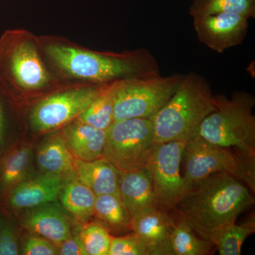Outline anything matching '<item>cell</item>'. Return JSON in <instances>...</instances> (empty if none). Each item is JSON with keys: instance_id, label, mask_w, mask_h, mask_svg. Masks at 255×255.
Listing matches in <instances>:
<instances>
[{"instance_id": "1", "label": "cell", "mask_w": 255, "mask_h": 255, "mask_svg": "<svg viewBox=\"0 0 255 255\" xmlns=\"http://www.w3.org/2000/svg\"><path fill=\"white\" fill-rule=\"evenodd\" d=\"M254 204L253 191L246 183L231 174L219 172L194 184L172 211L198 236L210 241L215 233L236 223Z\"/></svg>"}, {"instance_id": "2", "label": "cell", "mask_w": 255, "mask_h": 255, "mask_svg": "<svg viewBox=\"0 0 255 255\" xmlns=\"http://www.w3.org/2000/svg\"><path fill=\"white\" fill-rule=\"evenodd\" d=\"M46 52L69 75L104 85L160 75L157 58L145 48L113 54L50 45L46 47Z\"/></svg>"}, {"instance_id": "3", "label": "cell", "mask_w": 255, "mask_h": 255, "mask_svg": "<svg viewBox=\"0 0 255 255\" xmlns=\"http://www.w3.org/2000/svg\"><path fill=\"white\" fill-rule=\"evenodd\" d=\"M216 109L209 82L189 72L168 102L150 119L156 142L187 141L196 135L203 121Z\"/></svg>"}, {"instance_id": "4", "label": "cell", "mask_w": 255, "mask_h": 255, "mask_svg": "<svg viewBox=\"0 0 255 255\" xmlns=\"http://www.w3.org/2000/svg\"><path fill=\"white\" fill-rule=\"evenodd\" d=\"M214 97L216 110L203 121L196 135L255 160L254 96L240 91L235 92L231 99Z\"/></svg>"}, {"instance_id": "5", "label": "cell", "mask_w": 255, "mask_h": 255, "mask_svg": "<svg viewBox=\"0 0 255 255\" xmlns=\"http://www.w3.org/2000/svg\"><path fill=\"white\" fill-rule=\"evenodd\" d=\"M182 159L184 161L182 177L187 191L211 174L225 172L241 179L255 193V159L210 143L198 135L185 142Z\"/></svg>"}, {"instance_id": "6", "label": "cell", "mask_w": 255, "mask_h": 255, "mask_svg": "<svg viewBox=\"0 0 255 255\" xmlns=\"http://www.w3.org/2000/svg\"><path fill=\"white\" fill-rule=\"evenodd\" d=\"M184 75H160L114 82V122L152 118L174 95Z\"/></svg>"}, {"instance_id": "7", "label": "cell", "mask_w": 255, "mask_h": 255, "mask_svg": "<svg viewBox=\"0 0 255 255\" xmlns=\"http://www.w3.org/2000/svg\"><path fill=\"white\" fill-rule=\"evenodd\" d=\"M156 143L150 119L117 121L106 130L104 157L121 172L142 168Z\"/></svg>"}, {"instance_id": "8", "label": "cell", "mask_w": 255, "mask_h": 255, "mask_svg": "<svg viewBox=\"0 0 255 255\" xmlns=\"http://www.w3.org/2000/svg\"><path fill=\"white\" fill-rule=\"evenodd\" d=\"M49 76L36 48L13 33L0 40V83L26 90H41Z\"/></svg>"}, {"instance_id": "9", "label": "cell", "mask_w": 255, "mask_h": 255, "mask_svg": "<svg viewBox=\"0 0 255 255\" xmlns=\"http://www.w3.org/2000/svg\"><path fill=\"white\" fill-rule=\"evenodd\" d=\"M184 145V141L156 143L146 164L156 204L167 213L172 211L187 191L180 172Z\"/></svg>"}, {"instance_id": "10", "label": "cell", "mask_w": 255, "mask_h": 255, "mask_svg": "<svg viewBox=\"0 0 255 255\" xmlns=\"http://www.w3.org/2000/svg\"><path fill=\"white\" fill-rule=\"evenodd\" d=\"M109 85L82 87L46 97L32 110L30 117L32 129L39 132L52 131L71 123Z\"/></svg>"}, {"instance_id": "11", "label": "cell", "mask_w": 255, "mask_h": 255, "mask_svg": "<svg viewBox=\"0 0 255 255\" xmlns=\"http://www.w3.org/2000/svg\"><path fill=\"white\" fill-rule=\"evenodd\" d=\"M193 19L199 42L219 53L242 44L249 28V18L233 13H221Z\"/></svg>"}, {"instance_id": "12", "label": "cell", "mask_w": 255, "mask_h": 255, "mask_svg": "<svg viewBox=\"0 0 255 255\" xmlns=\"http://www.w3.org/2000/svg\"><path fill=\"white\" fill-rule=\"evenodd\" d=\"M70 179L61 174L42 172L39 175L28 178L10 191L4 196L5 202L10 209L16 211L55 202Z\"/></svg>"}, {"instance_id": "13", "label": "cell", "mask_w": 255, "mask_h": 255, "mask_svg": "<svg viewBox=\"0 0 255 255\" xmlns=\"http://www.w3.org/2000/svg\"><path fill=\"white\" fill-rule=\"evenodd\" d=\"M21 218L23 227L36 236L46 238L58 248L72 233L63 208L55 202L25 210Z\"/></svg>"}, {"instance_id": "14", "label": "cell", "mask_w": 255, "mask_h": 255, "mask_svg": "<svg viewBox=\"0 0 255 255\" xmlns=\"http://www.w3.org/2000/svg\"><path fill=\"white\" fill-rule=\"evenodd\" d=\"M173 218L159 207L148 208L131 216L130 230L147 245L150 255H166Z\"/></svg>"}, {"instance_id": "15", "label": "cell", "mask_w": 255, "mask_h": 255, "mask_svg": "<svg viewBox=\"0 0 255 255\" xmlns=\"http://www.w3.org/2000/svg\"><path fill=\"white\" fill-rule=\"evenodd\" d=\"M64 140L74 158L89 161L104 157L106 130L80 122L70 123L61 132Z\"/></svg>"}, {"instance_id": "16", "label": "cell", "mask_w": 255, "mask_h": 255, "mask_svg": "<svg viewBox=\"0 0 255 255\" xmlns=\"http://www.w3.org/2000/svg\"><path fill=\"white\" fill-rule=\"evenodd\" d=\"M119 194L130 216L156 204L150 173L147 167L121 172Z\"/></svg>"}, {"instance_id": "17", "label": "cell", "mask_w": 255, "mask_h": 255, "mask_svg": "<svg viewBox=\"0 0 255 255\" xmlns=\"http://www.w3.org/2000/svg\"><path fill=\"white\" fill-rule=\"evenodd\" d=\"M33 151L26 143L11 146L0 159V197L32 177Z\"/></svg>"}, {"instance_id": "18", "label": "cell", "mask_w": 255, "mask_h": 255, "mask_svg": "<svg viewBox=\"0 0 255 255\" xmlns=\"http://www.w3.org/2000/svg\"><path fill=\"white\" fill-rule=\"evenodd\" d=\"M121 171L105 157L95 160H75V177L90 188L96 196L119 194Z\"/></svg>"}, {"instance_id": "19", "label": "cell", "mask_w": 255, "mask_h": 255, "mask_svg": "<svg viewBox=\"0 0 255 255\" xmlns=\"http://www.w3.org/2000/svg\"><path fill=\"white\" fill-rule=\"evenodd\" d=\"M36 163L45 173L75 177V159L69 150L61 133H55L43 140L37 150Z\"/></svg>"}, {"instance_id": "20", "label": "cell", "mask_w": 255, "mask_h": 255, "mask_svg": "<svg viewBox=\"0 0 255 255\" xmlns=\"http://www.w3.org/2000/svg\"><path fill=\"white\" fill-rule=\"evenodd\" d=\"M167 242L166 255H208L215 247L210 241L198 236L188 223L179 216H173Z\"/></svg>"}, {"instance_id": "21", "label": "cell", "mask_w": 255, "mask_h": 255, "mask_svg": "<svg viewBox=\"0 0 255 255\" xmlns=\"http://www.w3.org/2000/svg\"><path fill=\"white\" fill-rule=\"evenodd\" d=\"M96 197L90 188L74 177L65 183L58 199L65 211L87 221L95 215Z\"/></svg>"}, {"instance_id": "22", "label": "cell", "mask_w": 255, "mask_h": 255, "mask_svg": "<svg viewBox=\"0 0 255 255\" xmlns=\"http://www.w3.org/2000/svg\"><path fill=\"white\" fill-rule=\"evenodd\" d=\"M255 233V214L250 215L243 223L225 226L215 233L210 242L221 255H241L242 247L247 238Z\"/></svg>"}, {"instance_id": "23", "label": "cell", "mask_w": 255, "mask_h": 255, "mask_svg": "<svg viewBox=\"0 0 255 255\" xmlns=\"http://www.w3.org/2000/svg\"><path fill=\"white\" fill-rule=\"evenodd\" d=\"M95 215L114 231L130 230L131 216L118 194H102L96 197Z\"/></svg>"}, {"instance_id": "24", "label": "cell", "mask_w": 255, "mask_h": 255, "mask_svg": "<svg viewBox=\"0 0 255 255\" xmlns=\"http://www.w3.org/2000/svg\"><path fill=\"white\" fill-rule=\"evenodd\" d=\"M233 13L255 18V0H193L189 14L192 18Z\"/></svg>"}, {"instance_id": "25", "label": "cell", "mask_w": 255, "mask_h": 255, "mask_svg": "<svg viewBox=\"0 0 255 255\" xmlns=\"http://www.w3.org/2000/svg\"><path fill=\"white\" fill-rule=\"evenodd\" d=\"M113 84H110L77 119L101 130L110 128L114 122Z\"/></svg>"}, {"instance_id": "26", "label": "cell", "mask_w": 255, "mask_h": 255, "mask_svg": "<svg viewBox=\"0 0 255 255\" xmlns=\"http://www.w3.org/2000/svg\"><path fill=\"white\" fill-rule=\"evenodd\" d=\"M78 233L86 255H109L112 237L105 226L90 223Z\"/></svg>"}, {"instance_id": "27", "label": "cell", "mask_w": 255, "mask_h": 255, "mask_svg": "<svg viewBox=\"0 0 255 255\" xmlns=\"http://www.w3.org/2000/svg\"><path fill=\"white\" fill-rule=\"evenodd\" d=\"M20 254L19 239L12 220L0 213V255Z\"/></svg>"}, {"instance_id": "28", "label": "cell", "mask_w": 255, "mask_h": 255, "mask_svg": "<svg viewBox=\"0 0 255 255\" xmlns=\"http://www.w3.org/2000/svg\"><path fill=\"white\" fill-rule=\"evenodd\" d=\"M109 255H150L148 247L135 235L112 237Z\"/></svg>"}, {"instance_id": "29", "label": "cell", "mask_w": 255, "mask_h": 255, "mask_svg": "<svg viewBox=\"0 0 255 255\" xmlns=\"http://www.w3.org/2000/svg\"><path fill=\"white\" fill-rule=\"evenodd\" d=\"M20 253L24 255H58V248L53 243L38 236L26 238L20 247Z\"/></svg>"}, {"instance_id": "30", "label": "cell", "mask_w": 255, "mask_h": 255, "mask_svg": "<svg viewBox=\"0 0 255 255\" xmlns=\"http://www.w3.org/2000/svg\"><path fill=\"white\" fill-rule=\"evenodd\" d=\"M58 255H86L80 241L79 233H72L58 247Z\"/></svg>"}, {"instance_id": "31", "label": "cell", "mask_w": 255, "mask_h": 255, "mask_svg": "<svg viewBox=\"0 0 255 255\" xmlns=\"http://www.w3.org/2000/svg\"><path fill=\"white\" fill-rule=\"evenodd\" d=\"M5 119L4 112H3L2 107H1V102H0V149H3L5 145Z\"/></svg>"}, {"instance_id": "32", "label": "cell", "mask_w": 255, "mask_h": 255, "mask_svg": "<svg viewBox=\"0 0 255 255\" xmlns=\"http://www.w3.org/2000/svg\"><path fill=\"white\" fill-rule=\"evenodd\" d=\"M0 213H1V211H0Z\"/></svg>"}]
</instances>
